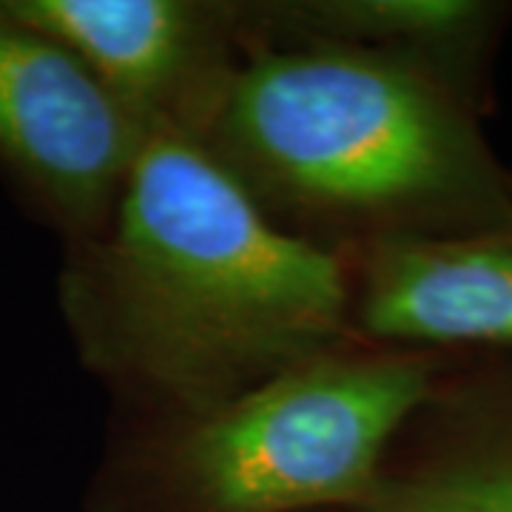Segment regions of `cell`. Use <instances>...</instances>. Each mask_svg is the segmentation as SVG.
Instances as JSON below:
<instances>
[{
	"mask_svg": "<svg viewBox=\"0 0 512 512\" xmlns=\"http://www.w3.org/2000/svg\"><path fill=\"white\" fill-rule=\"evenodd\" d=\"M200 143L262 208L325 225H399L487 191L476 140L439 86L359 46L234 66Z\"/></svg>",
	"mask_w": 512,
	"mask_h": 512,
	"instance_id": "cell-2",
	"label": "cell"
},
{
	"mask_svg": "<svg viewBox=\"0 0 512 512\" xmlns=\"http://www.w3.org/2000/svg\"><path fill=\"white\" fill-rule=\"evenodd\" d=\"M356 313L370 336L393 342L512 345V234H382Z\"/></svg>",
	"mask_w": 512,
	"mask_h": 512,
	"instance_id": "cell-6",
	"label": "cell"
},
{
	"mask_svg": "<svg viewBox=\"0 0 512 512\" xmlns=\"http://www.w3.org/2000/svg\"><path fill=\"white\" fill-rule=\"evenodd\" d=\"M356 512H512V453L382 476Z\"/></svg>",
	"mask_w": 512,
	"mask_h": 512,
	"instance_id": "cell-8",
	"label": "cell"
},
{
	"mask_svg": "<svg viewBox=\"0 0 512 512\" xmlns=\"http://www.w3.org/2000/svg\"><path fill=\"white\" fill-rule=\"evenodd\" d=\"M484 15L470 0H333L288 9V18L328 43L376 52L453 43L476 32Z\"/></svg>",
	"mask_w": 512,
	"mask_h": 512,
	"instance_id": "cell-7",
	"label": "cell"
},
{
	"mask_svg": "<svg viewBox=\"0 0 512 512\" xmlns=\"http://www.w3.org/2000/svg\"><path fill=\"white\" fill-rule=\"evenodd\" d=\"M60 305L92 370L194 416L330 353L353 291L197 137L157 128L106 225L74 242Z\"/></svg>",
	"mask_w": 512,
	"mask_h": 512,
	"instance_id": "cell-1",
	"label": "cell"
},
{
	"mask_svg": "<svg viewBox=\"0 0 512 512\" xmlns=\"http://www.w3.org/2000/svg\"><path fill=\"white\" fill-rule=\"evenodd\" d=\"M37 32L66 46L146 128L200 140L234 66L228 12L183 0H3Z\"/></svg>",
	"mask_w": 512,
	"mask_h": 512,
	"instance_id": "cell-5",
	"label": "cell"
},
{
	"mask_svg": "<svg viewBox=\"0 0 512 512\" xmlns=\"http://www.w3.org/2000/svg\"><path fill=\"white\" fill-rule=\"evenodd\" d=\"M146 134L66 46L0 3V163L74 242L106 225Z\"/></svg>",
	"mask_w": 512,
	"mask_h": 512,
	"instance_id": "cell-4",
	"label": "cell"
},
{
	"mask_svg": "<svg viewBox=\"0 0 512 512\" xmlns=\"http://www.w3.org/2000/svg\"><path fill=\"white\" fill-rule=\"evenodd\" d=\"M427 393L421 359L316 356L185 416L154 447V487L174 512L359 510Z\"/></svg>",
	"mask_w": 512,
	"mask_h": 512,
	"instance_id": "cell-3",
	"label": "cell"
}]
</instances>
